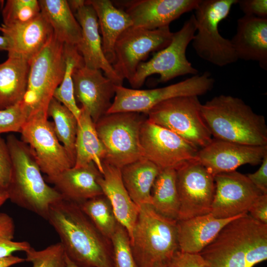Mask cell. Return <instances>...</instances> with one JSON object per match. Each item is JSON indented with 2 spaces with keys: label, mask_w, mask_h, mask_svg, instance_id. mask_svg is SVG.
<instances>
[{
  "label": "cell",
  "mask_w": 267,
  "mask_h": 267,
  "mask_svg": "<svg viewBox=\"0 0 267 267\" xmlns=\"http://www.w3.org/2000/svg\"><path fill=\"white\" fill-rule=\"evenodd\" d=\"M47 221L66 256L81 267H113L110 240L96 229L78 204L61 199L52 204Z\"/></svg>",
  "instance_id": "cell-1"
},
{
  "label": "cell",
  "mask_w": 267,
  "mask_h": 267,
  "mask_svg": "<svg viewBox=\"0 0 267 267\" xmlns=\"http://www.w3.org/2000/svg\"><path fill=\"white\" fill-rule=\"evenodd\" d=\"M199 254L210 267H253L267 259V224L241 215Z\"/></svg>",
  "instance_id": "cell-2"
},
{
  "label": "cell",
  "mask_w": 267,
  "mask_h": 267,
  "mask_svg": "<svg viewBox=\"0 0 267 267\" xmlns=\"http://www.w3.org/2000/svg\"><path fill=\"white\" fill-rule=\"evenodd\" d=\"M203 117L214 138L243 144L267 145V126L242 99L221 94L201 105Z\"/></svg>",
  "instance_id": "cell-3"
},
{
  "label": "cell",
  "mask_w": 267,
  "mask_h": 267,
  "mask_svg": "<svg viewBox=\"0 0 267 267\" xmlns=\"http://www.w3.org/2000/svg\"><path fill=\"white\" fill-rule=\"evenodd\" d=\"M12 162L8 199L47 220L50 206L62 199L48 185L28 145L11 134L6 140Z\"/></svg>",
  "instance_id": "cell-4"
},
{
  "label": "cell",
  "mask_w": 267,
  "mask_h": 267,
  "mask_svg": "<svg viewBox=\"0 0 267 267\" xmlns=\"http://www.w3.org/2000/svg\"><path fill=\"white\" fill-rule=\"evenodd\" d=\"M130 242L137 267L166 263L178 250L177 220L141 205Z\"/></svg>",
  "instance_id": "cell-5"
},
{
  "label": "cell",
  "mask_w": 267,
  "mask_h": 267,
  "mask_svg": "<svg viewBox=\"0 0 267 267\" xmlns=\"http://www.w3.org/2000/svg\"><path fill=\"white\" fill-rule=\"evenodd\" d=\"M237 0H200L194 14L196 31L191 41L197 55L215 66L223 67L238 59L230 40L220 33L219 25Z\"/></svg>",
  "instance_id": "cell-6"
},
{
  "label": "cell",
  "mask_w": 267,
  "mask_h": 267,
  "mask_svg": "<svg viewBox=\"0 0 267 267\" xmlns=\"http://www.w3.org/2000/svg\"><path fill=\"white\" fill-rule=\"evenodd\" d=\"M146 114L133 112L106 114L95 123L98 136L105 151L103 162L121 169L144 158L140 132Z\"/></svg>",
  "instance_id": "cell-7"
},
{
  "label": "cell",
  "mask_w": 267,
  "mask_h": 267,
  "mask_svg": "<svg viewBox=\"0 0 267 267\" xmlns=\"http://www.w3.org/2000/svg\"><path fill=\"white\" fill-rule=\"evenodd\" d=\"M27 87L22 102L29 116L47 115L48 104L64 74V44L53 35L46 46L30 63Z\"/></svg>",
  "instance_id": "cell-8"
},
{
  "label": "cell",
  "mask_w": 267,
  "mask_h": 267,
  "mask_svg": "<svg viewBox=\"0 0 267 267\" xmlns=\"http://www.w3.org/2000/svg\"><path fill=\"white\" fill-rule=\"evenodd\" d=\"M196 31L195 19L192 14L178 31L174 33L170 44L155 53L148 61L141 62L129 82L132 89H139L149 76L158 74V83H166L176 77L186 75L198 74L187 59V47L191 42Z\"/></svg>",
  "instance_id": "cell-9"
},
{
  "label": "cell",
  "mask_w": 267,
  "mask_h": 267,
  "mask_svg": "<svg viewBox=\"0 0 267 267\" xmlns=\"http://www.w3.org/2000/svg\"><path fill=\"white\" fill-rule=\"evenodd\" d=\"M197 96H183L164 101L146 114L147 119L177 134L199 149L212 136L203 117Z\"/></svg>",
  "instance_id": "cell-10"
},
{
  "label": "cell",
  "mask_w": 267,
  "mask_h": 267,
  "mask_svg": "<svg viewBox=\"0 0 267 267\" xmlns=\"http://www.w3.org/2000/svg\"><path fill=\"white\" fill-rule=\"evenodd\" d=\"M214 83L210 73L205 72L154 89H133L116 85L115 95L107 114L133 112L146 115L153 107L166 100L178 96L205 94L213 89Z\"/></svg>",
  "instance_id": "cell-11"
},
{
  "label": "cell",
  "mask_w": 267,
  "mask_h": 267,
  "mask_svg": "<svg viewBox=\"0 0 267 267\" xmlns=\"http://www.w3.org/2000/svg\"><path fill=\"white\" fill-rule=\"evenodd\" d=\"M47 117L42 113L30 115L20 134L21 140L29 147L42 172L49 178L73 167L74 163Z\"/></svg>",
  "instance_id": "cell-12"
},
{
  "label": "cell",
  "mask_w": 267,
  "mask_h": 267,
  "mask_svg": "<svg viewBox=\"0 0 267 267\" xmlns=\"http://www.w3.org/2000/svg\"><path fill=\"white\" fill-rule=\"evenodd\" d=\"M174 33L169 26L147 30L132 26L118 38L115 45V59L112 66L119 77L130 82L138 64L149 54L158 51L171 43Z\"/></svg>",
  "instance_id": "cell-13"
},
{
  "label": "cell",
  "mask_w": 267,
  "mask_h": 267,
  "mask_svg": "<svg viewBox=\"0 0 267 267\" xmlns=\"http://www.w3.org/2000/svg\"><path fill=\"white\" fill-rule=\"evenodd\" d=\"M140 144L143 156L161 170L177 169L196 159L199 148L173 132L150 121L142 125Z\"/></svg>",
  "instance_id": "cell-14"
},
{
  "label": "cell",
  "mask_w": 267,
  "mask_h": 267,
  "mask_svg": "<svg viewBox=\"0 0 267 267\" xmlns=\"http://www.w3.org/2000/svg\"><path fill=\"white\" fill-rule=\"evenodd\" d=\"M176 171L179 200L178 220L210 213L215 190L214 177L196 159Z\"/></svg>",
  "instance_id": "cell-15"
},
{
  "label": "cell",
  "mask_w": 267,
  "mask_h": 267,
  "mask_svg": "<svg viewBox=\"0 0 267 267\" xmlns=\"http://www.w3.org/2000/svg\"><path fill=\"white\" fill-rule=\"evenodd\" d=\"M215 190L210 214L218 219H228L247 214L262 192L246 175L236 171L214 177Z\"/></svg>",
  "instance_id": "cell-16"
},
{
  "label": "cell",
  "mask_w": 267,
  "mask_h": 267,
  "mask_svg": "<svg viewBox=\"0 0 267 267\" xmlns=\"http://www.w3.org/2000/svg\"><path fill=\"white\" fill-rule=\"evenodd\" d=\"M267 154V145H249L212 138L199 149L196 159L214 177L236 171L243 165L261 164Z\"/></svg>",
  "instance_id": "cell-17"
},
{
  "label": "cell",
  "mask_w": 267,
  "mask_h": 267,
  "mask_svg": "<svg viewBox=\"0 0 267 267\" xmlns=\"http://www.w3.org/2000/svg\"><path fill=\"white\" fill-rule=\"evenodd\" d=\"M75 99L87 111L95 123L107 114L115 95V85L98 69L84 65L76 68L73 73Z\"/></svg>",
  "instance_id": "cell-18"
},
{
  "label": "cell",
  "mask_w": 267,
  "mask_h": 267,
  "mask_svg": "<svg viewBox=\"0 0 267 267\" xmlns=\"http://www.w3.org/2000/svg\"><path fill=\"white\" fill-rule=\"evenodd\" d=\"M200 0H134L118 3L130 17L133 26L155 30L169 26L184 13L195 10Z\"/></svg>",
  "instance_id": "cell-19"
},
{
  "label": "cell",
  "mask_w": 267,
  "mask_h": 267,
  "mask_svg": "<svg viewBox=\"0 0 267 267\" xmlns=\"http://www.w3.org/2000/svg\"><path fill=\"white\" fill-rule=\"evenodd\" d=\"M82 29V39L76 45L81 55L84 66L102 71L104 75L116 86H123V81L115 73L103 53L101 38L96 13L87 3L74 13Z\"/></svg>",
  "instance_id": "cell-20"
},
{
  "label": "cell",
  "mask_w": 267,
  "mask_h": 267,
  "mask_svg": "<svg viewBox=\"0 0 267 267\" xmlns=\"http://www.w3.org/2000/svg\"><path fill=\"white\" fill-rule=\"evenodd\" d=\"M2 35L8 42V56L23 58L30 63L52 38L53 31L41 12L33 20L20 25L4 26Z\"/></svg>",
  "instance_id": "cell-21"
},
{
  "label": "cell",
  "mask_w": 267,
  "mask_h": 267,
  "mask_svg": "<svg viewBox=\"0 0 267 267\" xmlns=\"http://www.w3.org/2000/svg\"><path fill=\"white\" fill-rule=\"evenodd\" d=\"M230 41L238 60L257 62L267 70V18L244 15Z\"/></svg>",
  "instance_id": "cell-22"
},
{
  "label": "cell",
  "mask_w": 267,
  "mask_h": 267,
  "mask_svg": "<svg viewBox=\"0 0 267 267\" xmlns=\"http://www.w3.org/2000/svg\"><path fill=\"white\" fill-rule=\"evenodd\" d=\"M101 175L91 162L83 167H73L46 179L54 185L63 199L80 204L103 194L97 181Z\"/></svg>",
  "instance_id": "cell-23"
},
{
  "label": "cell",
  "mask_w": 267,
  "mask_h": 267,
  "mask_svg": "<svg viewBox=\"0 0 267 267\" xmlns=\"http://www.w3.org/2000/svg\"><path fill=\"white\" fill-rule=\"evenodd\" d=\"M103 170L98 183L110 202L117 221L126 229L131 240L140 207L134 202L127 191L121 169L103 162Z\"/></svg>",
  "instance_id": "cell-24"
},
{
  "label": "cell",
  "mask_w": 267,
  "mask_h": 267,
  "mask_svg": "<svg viewBox=\"0 0 267 267\" xmlns=\"http://www.w3.org/2000/svg\"><path fill=\"white\" fill-rule=\"evenodd\" d=\"M239 216L222 219L216 218L209 213L177 220L178 250L182 252L199 253L225 224Z\"/></svg>",
  "instance_id": "cell-25"
},
{
  "label": "cell",
  "mask_w": 267,
  "mask_h": 267,
  "mask_svg": "<svg viewBox=\"0 0 267 267\" xmlns=\"http://www.w3.org/2000/svg\"><path fill=\"white\" fill-rule=\"evenodd\" d=\"M93 8L101 34L103 53L112 65L115 59L114 48L118 38L126 30L133 26L129 15L109 0H87Z\"/></svg>",
  "instance_id": "cell-26"
},
{
  "label": "cell",
  "mask_w": 267,
  "mask_h": 267,
  "mask_svg": "<svg viewBox=\"0 0 267 267\" xmlns=\"http://www.w3.org/2000/svg\"><path fill=\"white\" fill-rule=\"evenodd\" d=\"M30 66L29 61L11 56L0 64V110L16 105L23 100Z\"/></svg>",
  "instance_id": "cell-27"
},
{
  "label": "cell",
  "mask_w": 267,
  "mask_h": 267,
  "mask_svg": "<svg viewBox=\"0 0 267 267\" xmlns=\"http://www.w3.org/2000/svg\"><path fill=\"white\" fill-rule=\"evenodd\" d=\"M160 171L156 165L145 158L121 169L124 185L132 200L138 206L151 204V189Z\"/></svg>",
  "instance_id": "cell-28"
},
{
  "label": "cell",
  "mask_w": 267,
  "mask_h": 267,
  "mask_svg": "<svg viewBox=\"0 0 267 267\" xmlns=\"http://www.w3.org/2000/svg\"><path fill=\"white\" fill-rule=\"evenodd\" d=\"M75 141V160L73 167H81L93 163L102 174L105 151L89 113L81 108Z\"/></svg>",
  "instance_id": "cell-29"
},
{
  "label": "cell",
  "mask_w": 267,
  "mask_h": 267,
  "mask_svg": "<svg viewBox=\"0 0 267 267\" xmlns=\"http://www.w3.org/2000/svg\"><path fill=\"white\" fill-rule=\"evenodd\" d=\"M41 12L52 27L55 37L64 44L77 45L82 29L66 0H40Z\"/></svg>",
  "instance_id": "cell-30"
},
{
  "label": "cell",
  "mask_w": 267,
  "mask_h": 267,
  "mask_svg": "<svg viewBox=\"0 0 267 267\" xmlns=\"http://www.w3.org/2000/svg\"><path fill=\"white\" fill-rule=\"evenodd\" d=\"M153 208L160 214L178 220L179 200L176 182V171L166 169L160 171L151 192Z\"/></svg>",
  "instance_id": "cell-31"
},
{
  "label": "cell",
  "mask_w": 267,
  "mask_h": 267,
  "mask_svg": "<svg viewBox=\"0 0 267 267\" xmlns=\"http://www.w3.org/2000/svg\"><path fill=\"white\" fill-rule=\"evenodd\" d=\"M47 116L53 119L55 134L67 150L72 162L75 160V141L78 120L66 106L53 97L48 106Z\"/></svg>",
  "instance_id": "cell-32"
},
{
  "label": "cell",
  "mask_w": 267,
  "mask_h": 267,
  "mask_svg": "<svg viewBox=\"0 0 267 267\" xmlns=\"http://www.w3.org/2000/svg\"><path fill=\"white\" fill-rule=\"evenodd\" d=\"M65 69L61 83L55 89L53 97L66 106L75 116L78 121L81 109L75 99L73 82L75 69L84 65L83 58L76 45L64 44Z\"/></svg>",
  "instance_id": "cell-33"
},
{
  "label": "cell",
  "mask_w": 267,
  "mask_h": 267,
  "mask_svg": "<svg viewBox=\"0 0 267 267\" xmlns=\"http://www.w3.org/2000/svg\"><path fill=\"white\" fill-rule=\"evenodd\" d=\"M79 205L98 231L110 240L119 222L106 196L102 194Z\"/></svg>",
  "instance_id": "cell-34"
},
{
  "label": "cell",
  "mask_w": 267,
  "mask_h": 267,
  "mask_svg": "<svg viewBox=\"0 0 267 267\" xmlns=\"http://www.w3.org/2000/svg\"><path fill=\"white\" fill-rule=\"evenodd\" d=\"M40 13L39 0H7L2 9V25L23 24L33 20Z\"/></svg>",
  "instance_id": "cell-35"
},
{
  "label": "cell",
  "mask_w": 267,
  "mask_h": 267,
  "mask_svg": "<svg viewBox=\"0 0 267 267\" xmlns=\"http://www.w3.org/2000/svg\"><path fill=\"white\" fill-rule=\"evenodd\" d=\"M113 267H137L126 229L119 223L110 239Z\"/></svg>",
  "instance_id": "cell-36"
},
{
  "label": "cell",
  "mask_w": 267,
  "mask_h": 267,
  "mask_svg": "<svg viewBox=\"0 0 267 267\" xmlns=\"http://www.w3.org/2000/svg\"><path fill=\"white\" fill-rule=\"evenodd\" d=\"M14 233L13 219L5 213H0V258L10 256L16 251L26 252L31 248L27 241H14Z\"/></svg>",
  "instance_id": "cell-37"
},
{
  "label": "cell",
  "mask_w": 267,
  "mask_h": 267,
  "mask_svg": "<svg viewBox=\"0 0 267 267\" xmlns=\"http://www.w3.org/2000/svg\"><path fill=\"white\" fill-rule=\"evenodd\" d=\"M25 253V260L31 263L32 267H66L65 254L60 242L41 250L31 247Z\"/></svg>",
  "instance_id": "cell-38"
},
{
  "label": "cell",
  "mask_w": 267,
  "mask_h": 267,
  "mask_svg": "<svg viewBox=\"0 0 267 267\" xmlns=\"http://www.w3.org/2000/svg\"><path fill=\"white\" fill-rule=\"evenodd\" d=\"M29 113L22 101L13 106L0 110V135L7 133H20Z\"/></svg>",
  "instance_id": "cell-39"
},
{
  "label": "cell",
  "mask_w": 267,
  "mask_h": 267,
  "mask_svg": "<svg viewBox=\"0 0 267 267\" xmlns=\"http://www.w3.org/2000/svg\"><path fill=\"white\" fill-rule=\"evenodd\" d=\"M12 171V162L6 143L0 135V192L7 193Z\"/></svg>",
  "instance_id": "cell-40"
},
{
  "label": "cell",
  "mask_w": 267,
  "mask_h": 267,
  "mask_svg": "<svg viewBox=\"0 0 267 267\" xmlns=\"http://www.w3.org/2000/svg\"><path fill=\"white\" fill-rule=\"evenodd\" d=\"M167 267H210L199 253L178 250L166 263Z\"/></svg>",
  "instance_id": "cell-41"
},
{
  "label": "cell",
  "mask_w": 267,
  "mask_h": 267,
  "mask_svg": "<svg viewBox=\"0 0 267 267\" xmlns=\"http://www.w3.org/2000/svg\"><path fill=\"white\" fill-rule=\"evenodd\" d=\"M237 3L245 15L267 18V0H237Z\"/></svg>",
  "instance_id": "cell-42"
},
{
  "label": "cell",
  "mask_w": 267,
  "mask_h": 267,
  "mask_svg": "<svg viewBox=\"0 0 267 267\" xmlns=\"http://www.w3.org/2000/svg\"><path fill=\"white\" fill-rule=\"evenodd\" d=\"M251 182L263 194H267V154L264 157L259 169L246 175Z\"/></svg>",
  "instance_id": "cell-43"
},
{
  "label": "cell",
  "mask_w": 267,
  "mask_h": 267,
  "mask_svg": "<svg viewBox=\"0 0 267 267\" xmlns=\"http://www.w3.org/2000/svg\"><path fill=\"white\" fill-rule=\"evenodd\" d=\"M248 212L255 220L267 224V194H262L259 196L250 207Z\"/></svg>",
  "instance_id": "cell-44"
},
{
  "label": "cell",
  "mask_w": 267,
  "mask_h": 267,
  "mask_svg": "<svg viewBox=\"0 0 267 267\" xmlns=\"http://www.w3.org/2000/svg\"><path fill=\"white\" fill-rule=\"evenodd\" d=\"M24 261H25L24 259L11 255L7 257L0 258V267H10Z\"/></svg>",
  "instance_id": "cell-45"
},
{
  "label": "cell",
  "mask_w": 267,
  "mask_h": 267,
  "mask_svg": "<svg viewBox=\"0 0 267 267\" xmlns=\"http://www.w3.org/2000/svg\"><path fill=\"white\" fill-rule=\"evenodd\" d=\"M67 2L73 13L86 3V0H67Z\"/></svg>",
  "instance_id": "cell-46"
},
{
  "label": "cell",
  "mask_w": 267,
  "mask_h": 267,
  "mask_svg": "<svg viewBox=\"0 0 267 267\" xmlns=\"http://www.w3.org/2000/svg\"><path fill=\"white\" fill-rule=\"evenodd\" d=\"M8 49V40L4 36H0V51H7Z\"/></svg>",
  "instance_id": "cell-47"
},
{
  "label": "cell",
  "mask_w": 267,
  "mask_h": 267,
  "mask_svg": "<svg viewBox=\"0 0 267 267\" xmlns=\"http://www.w3.org/2000/svg\"><path fill=\"white\" fill-rule=\"evenodd\" d=\"M8 199V197L7 193L0 192V206H1Z\"/></svg>",
  "instance_id": "cell-48"
},
{
  "label": "cell",
  "mask_w": 267,
  "mask_h": 267,
  "mask_svg": "<svg viewBox=\"0 0 267 267\" xmlns=\"http://www.w3.org/2000/svg\"><path fill=\"white\" fill-rule=\"evenodd\" d=\"M65 262H66V267H81L76 264H75L74 263H73L72 261H71L65 255Z\"/></svg>",
  "instance_id": "cell-49"
},
{
  "label": "cell",
  "mask_w": 267,
  "mask_h": 267,
  "mask_svg": "<svg viewBox=\"0 0 267 267\" xmlns=\"http://www.w3.org/2000/svg\"><path fill=\"white\" fill-rule=\"evenodd\" d=\"M153 267H167L165 263H158L154 265Z\"/></svg>",
  "instance_id": "cell-50"
},
{
  "label": "cell",
  "mask_w": 267,
  "mask_h": 267,
  "mask_svg": "<svg viewBox=\"0 0 267 267\" xmlns=\"http://www.w3.org/2000/svg\"><path fill=\"white\" fill-rule=\"evenodd\" d=\"M2 27L1 26H0V31L2 32Z\"/></svg>",
  "instance_id": "cell-51"
}]
</instances>
